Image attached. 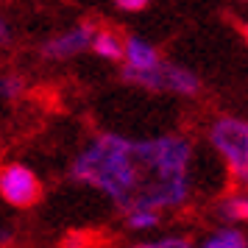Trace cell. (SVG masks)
Masks as SVG:
<instances>
[{
    "label": "cell",
    "instance_id": "obj_16",
    "mask_svg": "<svg viewBox=\"0 0 248 248\" xmlns=\"http://www.w3.org/2000/svg\"><path fill=\"white\" fill-rule=\"evenodd\" d=\"M240 34L246 36V42H248V23H243V25H240Z\"/></svg>",
    "mask_w": 248,
    "mask_h": 248
},
{
    "label": "cell",
    "instance_id": "obj_14",
    "mask_svg": "<svg viewBox=\"0 0 248 248\" xmlns=\"http://www.w3.org/2000/svg\"><path fill=\"white\" fill-rule=\"evenodd\" d=\"M12 42V25L6 23V17H0V47H6Z\"/></svg>",
    "mask_w": 248,
    "mask_h": 248
},
{
    "label": "cell",
    "instance_id": "obj_9",
    "mask_svg": "<svg viewBox=\"0 0 248 248\" xmlns=\"http://www.w3.org/2000/svg\"><path fill=\"white\" fill-rule=\"evenodd\" d=\"M90 50L95 56L106 59V62H123V36L114 28H98L92 36Z\"/></svg>",
    "mask_w": 248,
    "mask_h": 248
},
{
    "label": "cell",
    "instance_id": "obj_15",
    "mask_svg": "<svg viewBox=\"0 0 248 248\" xmlns=\"http://www.w3.org/2000/svg\"><path fill=\"white\" fill-rule=\"evenodd\" d=\"M12 240H14L12 232H0V246H6V243H12Z\"/></svg>",
    "mask_w": 248,
    "mask_h": 248
},
{
    "label": "cell",
    "instance_id": "obj_7",
    "mask_svg": "<svg viewBox=\"0 0 248 248\" xmlns=\"http://www.w3.org/2000/svg\"><path fill=\"white\" fill-rule=\"evenodd\" d=\"M217 215L223 223H248V190L226 192L217 201Z\"/></svg>",
    "mask_w": 248,
    "mask_h": 248
},
{
    "label": "cell",
    "instance_id": "obj_10",
    "mask_svg": "<svg viewBox=\"0 0 248 248\" xmlns=\"http://www.w3.org/2000/svg\"><path fill=\"white\" fill-rule=\"evenodd\" d=\"M123 226L128 232H154V229L162 226V212L145 209V206L128 209V212H123Z\"/></svg>",
    "mask_w": 248,
    "mask_h": 248
},
{
    "label": "cell",
    "instance_id": "obj_4",
    "mask_svg": "<svg viewBox=\"0 0 248 248\" xmlns=\"http://www.w3.org/2000/svg\"><path fill=\"white\" fill-rule=\"evenodd\" d=\"M45 187L25 162H0V198L12 209H31L42 201Z\"/></svg>",
    "mask_w": 248,
    "mask_h": 248
},
{
    "label": "cell",
    "instance_id": "obj_17",
    "mask_svg": "<svg viewBox=\"0 0 248 248\" xmlns=\"http://www.w3.org/2000/svg\"><path fill=\"white\" fill-rule=\"evenodd\" d=\"M0 154H3V145H0Z\"/></svg>",
    "mask_w": 248,
    "mask_h": 248
},
{
    "label": "cell",
    "instance_id": "obj_11",
    "mask_svg": "<svg viewBox=\"0 0 248 248\" xmlns=\"http://www.w3.org/2000/svg\"><path fill=\"white\" fill-rule=\"evenodd\" d=\"M25 92V81L17 73H0V101L12 103Z\"/></svg>",
    "mask_w": 248,
    "mask_h": 248
},
{
    "label": "cell",
    "instance_id": "obj_12",
    "mask_svg": "<svg viewBox=\"0 0 248 248\" xmlns=\"http://www.w3.org/2000/svg\"><path fill=\"white\" fill-rule=\"evenodd\" d=\"M131 248H195V243L190 237H181V234H162V237H154V240L134 243Z\"/></svg>",
    "mask_w": 248,
    "mask_h": 248
},
{
    "label": "cell",
    "instance_id": "obj_8",
    "mask_svg": "<svg viewBox=\"0 0 248 248\" xmlns=\"http://www.w3.org/2000/svg\"><path fill=\"white\" fill-rule=\"evenodd\" d=\"M195 248H248V237L243 229H237V226H220V229H215L209 232L206 237H201Z\"/></svg>",
    "mask_w": 248,
    "mask_h": 248
},
{
    "label": "cell",
    "instance_id": "obj_5",
    "mask_svg": "<svg viewBox=\"0 0 248 248\" xmlns=\"http://www.w3.org/2000/svg\"><path fill=\"white\" fill-rule=\"evenodd\" d=\"M98 28H101V25L95 23V20H81V23H76L73 28H67V31H62V34L45 39V42L39 45V56L47 59V62H67V59L81 56L84 50H90L92 36H95Z\"/></svg>",
    "mask_w": 248,
    "mask_h": 248
},
{
    "label": "cell",
    "instance_id": "obj_6",
    "mask_svg": "<svg viewBox=\"0 0 248 248\" xmlns=\"http://www.w3.org/2000/svg\"><path fill=\"white\" fill-rule=\"evenodd\" d=\"M162 62V53L142 36H123V67L128 70H151Z\"/></svg>",
    "mask_w": 248,
    "mask_h": 248
},
{
    "label": "cell",
    "instance_id": "obj_1",
    "mask_svg": "<svg viewBox=\"0 0 248 248\" xmlns=\"http://www.w3.org/2000/svg\"><path fill=\"white\" fill-rule=\"evenodd\" d=\"M195 145L184 134L125 137L101 131L70 162V179L128 209H181L192 198Z\"/></svg>",
    "mask_w": 248,
    "mask_h": 248
},
{
    "label": "cell",
    "instance_id": "obj_2",
    "mask_svg": "<svg viewBox=\"0 0 248 248\" xmlns=\"http://www.w3.org/2000/svg\"><path fill=\"white\" fill-rule=\"evenodd\" d=\"M206 140L215 154L223 159L234 184L240 190H248V120L220 114L209 123Z\"/></svg>",
    "mask_w": 248,
    "mask_h": 248
},
{
    "label": "cell",
    "instance_id": "obj_3",
    "mask_svg": "<svg viewBox=\"0 0 248 248\" xmlns=\"http://www.w3.org/2000/svg\"><path fill=\"white\" fill-rule=\"evenodd\" d=\"M123 81L131 87H140L145 92H168V95H179V98H195L201 92V78L198 73L181 67L176 62H159L151 70H128L123 67Z\"/></svg>",
    "mask_w": 248,
    "mask_h": 248
},
{
    "label": "cell",
    "instance_id": "obj_13",
    "mask_svg": "<svg viewBox=\"0 0 248 248\" xmlns=\"http://www.w3.org/2000/svg\"><path fill=\"white\" fill-rule=\"evenodd\" d=\"M114 6L120 12H142V9L151 6V0H114Z\"/></svg>",
    "mask_w": 248,
    "mask_h": 248
}]
</instances>
